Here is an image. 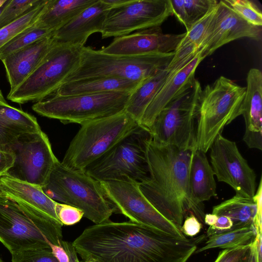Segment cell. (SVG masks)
<instances>
[{
  "mask_svg": "<svg viewBox=\"0 0 262 262\" xmlns=\"http://www.w3.org/2000/svg\"><path fill=\"white\" fill-rule=\"evenodd\" d=\"M130 92L59 96L36 102L32 109L39 115L63 124L80 125L113 116L125 111Z\"/></svg>",
  "mask_w": 262,
  "mask_h": 262,
  "instance_id": "9",
  "label": "cell"
},
{
  "mask_svg": "<svg viewBox=\"0 0 262 262\" xmlns=\"http://www.w3.org/2000/svg\"><path fill=\"white\" fill-rule=\"evenodd\" d=\"M251 245L224 249L219 252L214 262H236Z\"/></svg>",
  "mask_w": 262,
  "mask_h": 262,
  "instance_id": "37",
  "label": "cell"
},
{
  "mask_svg": "<svg viewBox=\"0 0 262 262\" xmlns=\"http://www.w3.org/2000/svg\"><path fill=\"white\" fill-rule=\"evenodd\" d=\"M150 138L149 130L139 125L83 171L100 182H142L149 178L146 144Z\"/></svg>",
  "mask_w": 262,
  "mask_h": 262,
  "instance_id": "10",
  "label": "cell"
},
{
  "mask_svg": "<svg viewBox=\"0 0 262 262\" xmlns=\"http://www.w3.org/2000/svg\"><path fill=\"white\" fill-rule=\"evenodd\" d=\"M0 190L27 212L60 223L55 212L56 202L41 187L4 175L0 178Z\"/></svg>",
  "mask_w": 262,
  "mask_h": 262,
  "instance_id": "20",
  "label": "cell"
},
{
  "mask_svg": "<svg viewBox=\"0 0 262 262\" xmlns=\"http://www.w3.org/2000/svg\"><path fill=\"white\" fill-rule=\"evenodd\" d=\"M14 160L15 156L13 152L0 150V178L6 174L13 165Z\"/></svg>",
  "mask_w": 262,
  "mask_h": 262,
  "instance_id": "40",
  "label": "cell"
},
{
  "mask_svg": "<svg viewBox=\"0 0 262 262\" xmlns=\"http://www.w3.org/2000/svg\"><path fill=\"white\" fill-rule=\"evenodd\" d=\"M259 231H261V226L255 224L213 234L209 237L204 246L195 252L216 248L232 249L249 245L255 241Z\"/></svg>",
  "mask_w": 262,
  "mask_h": 262,
  "instance_id": "29",
  "label": "cell"
},
{
  "mask_svg": "<svg viewBox=\"0 0 262 262\" xmlns=\"http://www.w3.org/2000/svg\"><path fill=\"white\" fill-rule=\"evenodd\" d=\"M217 216V215L213 213L206 214L204 217V223L209 226H211L215 223Z\"/></svg>",
  "mask_w": 262,
  "mask_h": 262,
  "instance_id": "44",
  "label": "cell"
},
{
  "mask_svg": "<svg viewBox=\"0 0 262 262\" xmlns=\"http://www.w3.org/2000/svg\"><path fill=\"white\" fill-rule=\"evenodd\" d=\"M11 152L14 154L15 160L6 175L41 188L47 184L58 160L48 136L41 129L21 136Z\"/></svg>",
  "mask_w": 262,
  "mask_h": 262,
  "instance_id": "12",
  "label": "cell"
},
{
  "mask_svg": "<svg viewBox=\"0 0 262 262\" xmlns=\"http://www.w3.org/2000/svg\"><path fill=\"white\" fill-rule=\"evenodd\" d=\"M224 1L235 12L248 23L261 27V12L253 2L248 0Z\"/></svg>",
  "mask_w": 262,
  "mask_h": 262,
  "instance_id": "34",
  "label": "cell"
},
{
  "mask_svg": "<svg viewBox=\"0 0 262 262\" xmlns=\"http://www.w3.org/2000/svg\"><path fill=\"white\" fill-rule=\"evenodd\" d=\"M81 46L55 41L32 73L7 98L15 103L39 102L53 95L79 66Z\"/></svg>",
  "mask_w": 262,
  "mask_h": 262,
  "instance_id": "7",
  "label": "cell"
},
{
  "mask_svg": "<svg viewBox=\"0 0 262 262\" xmlns=\"http://www.w3.org/2000/svg\"><path fill=\"white\" fill-rule=\"evenodd\" d=\"M140 84L141 83L116 77H93L64 82L54 95L70 96L112 92L132 93Z\"/></svg>",
  "mask_w": 262,
  "mask_h": 262,
  "instance_id": "25",
  "label": "cell"
},
{
  "mask_svg": "<svg viewBox=\"0 0 262 262\" xmlns=\"http://www.w3.org/2000/svg\"><path fill=\"white\" fill-rule=\"evenodd\" d=\"M61 246L67 252L69 257V262H78L77 253L72 243L62 240L61 242Z\"/></svg>",
  "mask_w": 262,
  "mask_h": 262,
  "instance_id": "43",
  "label": "cell"
},
{
  "mask_svg": "<svg viewBox=\"0 0 262 262\" xmlns=\"http://www.w3.org/2000/svg\"><path fill=\"white\" fill-rule=\"evenodd\" d=\"M174 67H168L143 81L131 93L125 112L139 124L148 105L160 90Z\"/></svg>",
  "mask_w": 262,
  "mask_h": 262,
  "instance_id": "27",
  "label": "cell"
},
{
  "mask_svg": "<svg viewBox=\"0 0 262 262\" xmlns=\"http://www.w3.org/2000/svg\"><path fill=\"white\" fill-rule=\"evenodd\" d=\"M5 103H8L7 102L5 99L4 98V97L0 90V104H5Z\"/></svg>",
  "mask_w": 262,
  "mask_h": 262,
  "instance_id": "46",
  "label": "cell"
},
{
  "mask_svg": "<svg viewBox=\"0 0 262 262\" xmlns=\"http://www.w3.org/2000/svg\"><path fill=\"white\" fill-rule=\"evenodd\" d=\"M202 90L195 78L160 112L149 128L154 142L183 149H194L195 121Z\"/></svg>",
  "mask_w": 262,
  "mask_h": 262,
  "instance_id": "8",
  "label": "cell"
},
{
  "mask_svg": "<svg viewBox=\"0 0 262 262\" xmlns=\"http://www.w3.org/2000/svg\"><path fill=\"white\" fill-rule=\"evenodd\" d=\"M261 27L253 26L235 12L224 0L220 1L208 32L200 47L205 58L223 45L241 38L261 39Z\"/></svg>",
  "mask_w": 262,
  "mask_h": 262,
  "instance_id": "16",
  "label": "cell"
},
{
  "mask_svg": "<svg viewBox=\"0 0 262 262\" xmlns=\"http://www.w3.org/2000/svg\"><path fill=\"white\" fill-rule=\"evenodd\" d=\"M191 59V58H186V59H185H185ZM180 60H182V59H180ZM177 61H178V60H177ZM177 61H176V62H177ZM173 63H174V62H173ZM170 63V64H172V63Z\"/></svg>",
  "mask_w": 262,
  "mask_h": 262,
  "instance_id": "48",
  "label": "cell"
},
{
  "mask_svg": "<svg viewBox=\"0 0 262 262\" xmlns=\"http://www.w3.org/2000/svg\"><path fill=\"white\" fill-rule=\"evenodd\" d=\"M40 129L34 116L8 103L0 104V150L11 152L21 136Z\"/></svg>",
  "mask_w": 262,
  "mask_h": 262,
  "instance_id": "24",
  "label": "cell"
},
{
  "mask_svg": "<svg viewBox=\"0 0 262 262\" xmlns=\"http://www.w3.org/2000/svg\"><path fill=\"white\" fill-rule=\"evenodd\" d=\"M172 15L170 0H127L108 10L102 38H116L135 31L160 27Z\"/></svg>",
  "mask_w": 262,
  "mask_h": 262,
  "instance_id": "13",
  "label": "cell"
},
{
  "mask_svg": "<svg viewBox=\"0 0 262 262\" xmlns=\"http://www.w3.org/2000/svg\"><path fill=\"white\" fill-rule=\"evenodd\" d=\"M11 262H58L51 248H34L11 253Z\"/></svg>",
  "mask_w": 262,
  "mask_h": 262,
  "instance_id": "35",
  "label": "cell"
},
{
  "mask_svg": "<svg viewBox=\"0 0 262 262\" xmlns=\"http://www.w3.org/2000/svg\"><path fill=\"white\" fill-rule=\"evenodd\" d=\"M246 93L241 115L245 123L243 140L248 147L262 149V73L251 69L246 78Z\"/></svg>",
  "mask_w": 262,
  "mask_h": 262,
  "instance_id": "19",
  "label": "cell"
},
{
  "mask_svg": "<svg viewBox=\"0 0 262 262\" xmlns=\"http://www.w3.org/2000/svg\"><path fill=\"white\" fill-rule=\"evenodd\" d=\"M101 183L107 197L117 207L119 213L128 217L130 221L158 229L177 237H186L146 199L138 182L126 180L103 181Z\"/></svg>",
  "mask_w": 262,
  "mask_h": 262,
  "instance_id": "14",
  "label": "cell"
},
{
  "mask_svg": "<svg viewBox=\"0 0 262 262\" xmlns=\"http://www.w3.org/2000/svg\"><path fill=\"white\" fill-rule=\"evenodd\" d=\"M246 89L221 76L202 90L197 110L194 150L206 154L224 126L241 115Z\"/></svg>",
  "mask_w": 262,
  "mask_h": 262,
  "instance_id": "3",
  "label": "cell"
},
{
  "mask_svg": "<svg viewBox=\"0 0 262 262\" xmlns=\"http://www.w3.org/2000/svg\"><path fill=\"white\" fill-rule=\"evenodd\" d=\"M232 226V222L229 217L224 215H217L215 223L209 227L207 235L209 237L213 234L231 230Z\"/></svg>",
  "mask_w": 262,
  "mask_h": 262,
  "instance_id": "39",
  "label": "cell"
},
{
  "mask_svg": "<svg viewBox=\"0 0 262 262\" xmlns=\"http://www.w3.org/2000/svg\"><path fill=\"white\" fill-rule=\"evenodd\" d=\"M209 149L211 166L217 180L231 186L236 195L252 198L256 189V174L236 143L220 133Z\"/></svg>",
  "mask_w": 262,
  "mask_h": 262,
  "instance_id": "15",
  "label": "cell"
},
{
  "mask_svg": "<svg viewBox=\"0 0 262 262\" xmlns=\"http://www.w3.org/2000/svg\"><path fill=\"white\" fill-rule=\"evenodd\" d=\"M6 0H0V8L5 4Z\"/></svg>",
  "mask_w": 262,
  "mask_h": 262,
  "instance_id": "47",
  "label": "cell"
},
{
  "mask_svg": "<svg viewBox=\"0 0 262 262\" xmlns=\"http://www.w3.org/2000/svg\"><path fill=\"white\" fill-rule=\"evenodd\" d=\"M112 7L98 0L71 21L55 30L53 37L57 42L83 47L89 36L101 33L108 10Z\"/></svg>",
  "mask_w": 262,
  "mask_h": 262,
  "instance_id": "21",
  "label": "cell"
},
{
  "mask_svg": "<svg viewBox=\"0 0 262 262\" xmlns=\"http://www.w3.org/2000/svg\"><path fill=\"white\" fill-rule=\"evenodd\" d=\"M55 208L56 215L62 225H74L83 217L82 210L69 204L56 202Z\"/></svg>",
  "mask_w": 262,
  "mask_h": 262,
  "instance_id": "36",
  "label": "cell"
},
{
  "mask_svg": "<svg viewBox=\"0 0 262 262\" xmlns=\"http://www.w3.org/2000/svg\"><path fill=\"white\" fill-rule=\"evenodd\" d=\"M193 150L161 145L151 138L146 144L149 178L138 183L146 199L180 230L188 212L201 223H204L205 214L195 207L189 194V169Z\"/></svg>",
  "mask_w": 262,
  "mask_h": 262,
  "instance_id": "2",
  "label": "cell"
},
{
  "mask_svg": "<svg viewBox=\"0 0 262 262\" xmlns=\"http://www.w3.org/2000/svg\"><path fill=\"white\" fill-rule=\"evenodd\" d=\"M185 34H164L160 27H153L115 38L100 50L108 54L125 56L171 53L176 51Z\"/></svg>",
  "mask_w": 262,
  "mask_h": 262,
  "instance_id": "17",
  "label": "cell"
},
{
  "mask_svg": "<svg viewBox=\"0 0 262 262\" xmlns=\"http://www.w3.org/2000/svg\"><path fill=\"white\" fill-rule=\"evenodd\" d=\"M62 224L27 212L0 190V242L11 253L61 246Z\"/></svg>",
  "mask_w": 262,
  "mask_h": 262,
  "instance_id": "4",
  "label": "cell"
},
{
  "mask_svg": "<svg viewBox=\"0 0 262 262\" xmlns=\"http://www.w3.org/2000/svg\"><path fill=\"white\" fill-rule=\"evenodd\" d=\"M52 252L58 262H69L68 255L61 246H57L50 243Z\"/></svg>",
  "mask_w": 262,
  "mask_h": 262,
  "instance_id": "42",
  "label": "cell"
},
{
  "mask_svg": "<svg viewBox=\"0 0 262 262\" xmlns=\"http://www.w3.org/2000/svg\"><path fill=\"white\" fill-rule=\"evenodd\" d=\"M202 227V223L192 213L186 217L181 228V232L186 235L193 236L200 232Z\"/></svg>",
  "mask_w": 262,
  "mask_h": 262,
  "instance_id": "38",
  "label": "cell"
},
{
  "mask_svg": "<svg viewBox=\"0 0 262 262\" xmlns=\"http://www.w3.org/2000/svg\"><path fill=\"white\" fill-rule=\"evenodd\" d=\"M72 244L90 262H187L197 250L192 239L130 221L89 226Z\"/></svg>",
  "mask_w": 262,
  "mask_h": 262,
  "instance_id": "1",
  "label": "cell"
},
{
  "mask_svg": "<svg viewBox=\"0 0 262 262\" xmlns=\"http://www.w3.org/2000/svg\"><path fill=\"white\" fill-rule=\"evenodd\" d=\"M0 262H3L2 259L1 258V257H0Z\"/></svg>",
  "mask_w": 262,
  "mask_h": 262,
  "instance_id": "50",
  "label": "cell"
},
{
  "mask_svg": "<svg viewBox=\"0 0 262 262\" xmlns=\"http://www.w3.org/2000/svg\"><path fill=\"white\" fill-rule=\"evenodd\" d=\"M189 194L193 205L204 214L203 202L217 195L214 172L206 154L199 150H193L191 160Z\"/></svg>",
  "mask_w": 262,
  "mask_h": 262,
  "instance_id": "23",
  "label": "cell"
},
{
  "mask_svg": "<svg viewBox=\"0 0 262 262\" xmlns=\"http://www.w3.org/2000/svg\"><path fill=\"white\" fill-rule=\"evenodd\" d=\"M48 184L62 192L67 204L83 212V216L95 224L110 220L117 207L109 200L101 182L84 171L73 170L64 166L58 160L49 177Z\"/></svg>",
  "mask_w": 262,
  "mask_h": 262,
  "instance_id": "11",
  "label": "cell"
},
{
  "mask_svg": "<svg viewBox=\"0 0 262 262\" xmlns=\"http://www.w3.org/2000/svg\"><path fill=\"white\" fill-rule=\"evenodd\" d=\"M78 262H90V261L84 260V261H79Z\"/></svg>",
  "mask_w": 262,
  "mask_h": 262,
  "instance_id": "49",
  "label": "cell"
},
{
  "mask_svg": "<svg viewBox=\"0 0 262 262\" xmlns=\"http://www.w3.org/2000/svg\"><path fill=\"white\" fill-rule=\"evenodd\" d=\"M53 32L54 31L38 27L34 24L0 49V60L37 40L53 36Z\"/></svg>",
  "mask_w": 262,
  "mask_h": 262,
  "instance_id": "32",
  "label": "cell"
},
{
  "mask_svg": "<svg viewBox=\"0 0 262 262\" xmlns=\"http://www.w3.org/2000/svg\"><path fill=\"white\" fill-rule=\"evenodd\" d=\"M98 0H48L36 22L38 27L54 31L64 26Z\"/></svg>",
  "mask_w": 262,
  "mask_h": 262,
  "instance_id": "26",
  "label": "cell"
},
{
  "mask_svg": "<svg viewBox=\"0 0 262 262\" xmlns=\"http://www.w3.org/2000/svg\"><path fill=\"white\" fill-rule=\"evenodd\" d=\"M204 58L201 52L193 59L176 63L164 83L145 110L139 125L148 129L166 105L184 87L195 79L196 68Z\"/></svg>",
  "mask_w": 262,
  "mask_h": 262,
  "instance_id": "18",
  "label": "cell"
},
{
  "mask_svg": "<svg viewBox=\"0 0 262 262\" xmlns=\"http://www.w3.org/2000/svg\"><path fill=\"white\" fill-rule=\"evenodd\" d=\"M212 213L229 217L233 223L231 230L255 224L261 226V220L258 217L257 205L252 198L235 195L214 206Z\"/></svg>",
  "mask_w": 262,
  "mask_h": 262,
  "instance_id": "28",
  "label": "cell"
},
{
  "mask_svg": "<svg viewBox=\"0 0 262 262\" xmlns=\"http://www.w3.org/2000/svg\"><path fill=\"white\" fill-rule=\"evenodd\" d=\"M139 125L125 111L85 122L71 140L60 162L72 170L83 171Z\"/></svg>",
  "mask_w": 262,
  "mask_h": 262,
  "instance_id": "5",
  "label": "cell"
},
{
  "mask_svg": "<svg viewBox=\"0 0 262 262\" xmlns=\"http://www.w3.org/2000/svg\"><path fill=\"white\" fill-rule=\"evenodd\" d=\"M174 54L175 52L137 56L116 55L83 46L79 67L64 82L89 77L112 76L141 83L166 68Z\"/></svg>",
  "mask_w": 262,
  "mask_h": 262,
  "instance_id": "6",
  "label": "cell"
},
{
  "mask_svg": "<svg viewBox=\"0 0 262 262\" xmlns=\"http://www.w3.org/2000/svg\"><path fill=\"white\" fill-rule=\"evenodd\" d=\"M41 1L8 0L0 14V29L21 17Z\"/></svg>",
  "mask_w": 262,
  "mask_h": 262,
  "instance_id": "33",
  "label": "cell"
},
{
  "mask_svg": "<svg viewBox=\"0 0 262 262\" xmlns=\"http://www.w3.org/2000/svg\"><path fill=\"white\" fill-rule=\"evenodd\" d=\"M48 0L41 2L14 21L0 29V49L28 28L32 26L43 11Z\"/></svg>",
  "mask_w": 262,
  "mask_h": 262,
  "instance_id": "31",
  "label": "cell"
},
{
  "mask_svg": "<svg viewBox=\"0 0 262 262\" xmlns=\"http://www.w3.org/2000/svg\"><path fill=\"white\" fill-rule=\"evenodd\" d=\"M104 3L111 7L119 5L125 2L127 0H102Z\"/></svg>",
  "mask_w": 262,
  "mask_h": 262,
  "instance_id": "45",
  "label": "cell"
},
{
  "mask_svg": "<svg viewBox=\"0 0 262 262\" xmlns=\"http://www.w3.org/2000/svg\"><path fill=\"white\" fill-rule=\"evenodd\" d=\"M174 14L188 31L191 26L214 8L216 0H170Z\"/></svg>",
  "mask_w": 262,
  "mask_h": 262,
  "instance_id": "30",
  "label": "cell"
},
{
  "mask_svg": "<svg viewBox=\"0 0 262 262\" xmlns=\"http://www.w3.org/2000/svg\"><path fill=\"white\" fill-rule=\"evenodd\" d=\"M236 262H258L255 240Z\"/></svg>",
  "mask_w": 262,
  "mask_h": 262,
  "instance_id": "41",
  "label": "cell"
},
{
  "mask_svg": "<svg viewBox=\"0 0 262 262\" xmlns=\"http://www.w3.org/2000/svg\"><path fill=\"white\" fill-rule=\"evenodd\" d=\"M55 41L53 36L37 40L2 59L12 91L36 68Z\"/></svg>",
  "mask_w": 262,
  "mask_h": 262,
  "instance_id": "22",
  "label": "cell"
}]
</instances>
